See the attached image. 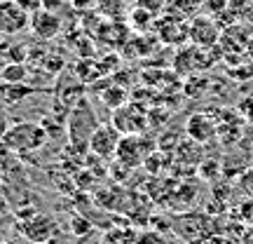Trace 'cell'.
<instances>
[{"label":"cell","instance_id":"obj_9","mask_svg":"<svg viewBox=\"0 0 253 244\" xmlns=\"http://www.w3.org/2000/svg\"><path fill=\"white\" fill-rule=\"evenodd\" d=\"M28 73L31 71L24 63H5L0 68V82H26Z\"/></svg>","mask_w":253,"mask_h":244},{"label":"cell","instance_id":"obj_7","mask_svg":"<svg viewBox=\"0 0 253 244\" xmlns=\"http://www.w3.org/2000/svg\"><path fill=\"white\" fill-rule=\"evenodd\" d=\"M190 38L197 47H209L216 45L218 40V28L204 17H197L192 24H190Z\"/></svg>","mask_w":253,"mask_h":244},{"label":"cell","instance_id":"obj_18","mask_svg":"<svg viewBox=\"0 0 253 244\" xmlns=\"http://www.w3.org/2000/svg\"><path fill=\"white\" fill-rule=\"evenodd\" d=\"M0 43H2V33H0Z\"/></svg>","mask_w":253,"mask_h":244},{"label":"cell","instance_id":"obj_2","mask_svg":"<svg viewBox=\"0 0 253 244\" xmlns=\"http://www.w3.org/2000/svg\"><path fill=\"white\" fill-rule=\"evenodd\" d=\"M99 127H101L99 120L91 113L89 103L82 101L80 106L73 108L71 118H68V139H71L73 146H78L80 150H84V148H89L91 136H94V132H96Z\"/></svg>","mask_w":253,"mask_h":244},{"label":"cell","instance_id":"obj_17","mask_svg":"<svg viewBox=\"0 0 253 244\" xmlns=\"http://www.w3.org/2000/svg\"><path fill=\"white\" fill-rule=\"evenodd\" d=\"M7 244H26V240H12V242H7Z\"/></svg>","mask_w":253,"mask_h":244},{"label":"cell","instance_id":"obj_6","mask_svg":"<svg viewBox=\"0 0 253 244\" xmlns=\"http://www.w3.org/2000/svg\"><path fill=\"white\" fill-rule=\"evenodd\" d=\"M120 132L115 127H99L94 136H91V144H89V150L94 155H99L103 160H110L113 155L118 153V146H120Z\"/></svg>","mask_w":253,"mask_h":244},{"label":"cell","instance_id":"obj_14","mask_svg":"<svg viewBox=\"0 0 253 244\" xmlns=\"http://www.w3.org/2000/svg\"><path fill=\"white\" fill-rule=\"evenodd\" d=\"M71 5L75 9H89L96 5V0H71Z\"/></svg>","mask_w":253,"mask_h":244},{"label":"cell","instance_id":"obj_15","mask_svg":"<svg viewBox=\"0 0 253 244\" xmlns=\"http://www.w3.org/2000/svg\"><path fill=\"white\" fill-rule=\"evenodd\" d=\"M244 49H246V56H249V59L253 61V36L246 40V47H244Z\"/></svg>","mask_w":253,"mask_h":244},{"label":"cell","instance_id":"obj_11","mask_svg":"<svg viewBox=\"0 0 253 244\" xmlns=\"http://www.w3.org/2000/svg\"><path fill=\"white\" fill-rule=\"evenodd\" d=\"M17 2L26 9V12H31V14H36L38 9L47 7V0H17Z\"/></svg>","mask_w":253,"mask_h":244},{"label":"cell","instance_id":"obj_10","mask_svg":"<svg viewBox=\"0 0 253 244\" xmlns=\"http://www.w3.org/2000/svg\"><path fill=\"white\" fill-rule=\"evenodd\" d=\"M94 7L99 9L103 17H110V19H120L126 12L125 0H96Z\"/></svg>","mask_w":253,"mask_h":244},{"label":"cell","instance_id":"obj_8","mask_svg":"<svg viewBox=\"0 0 253 244\" xmlns=\"http://www.w3.org/2000/svg\"><path fill=\"white\" fill-rule=\"evenodd\" d=\"M33 92H36V87H31L26 82H0V103H5V106L19 103Z\"/></svg>","mask_w":253,"mask_h":244},{"label":"cell","instance_id":"obj_4","mask_svg":"<svg viewBox=\"0 0 253 244\" xmlns=\"http://www.w3.org/2000/svg\"><path fill=\"white\" fill-rule=\"evenodd\" d=\"M24 230V240L33 244H42V242H52L56 237V221L49 214H33V216L21 223Z\"/></svg>","mask_w":253,"mask_h":244},{"label":"cell","instance_id":"obj_5","mask_svg":"<svg viewBox=\"0 0 253 244\" xmlns=\"http://www.w3.org/2000/svg\"><path fill=\"white\" fill-rule=\"evenodd\" d=\"M31 31L40 40H52L61 31V17L52 7L38 9L36 14H31Z\"/></svg>","mask_w":253,"mask_h":244},{"label":"cell","instance_id":"obj_13","mask_svg":"<svg viewBox=\"0 0 253 244\" xmlns=\"http://www.w3.org/2000/svg\"><path fill=\"white\" fill-rule=\"evenodd\" d=\"M12 155H14V153L9 150V146L5 144V141H0V167H2V164L7 162V160L12 157Z\"/></svg>","mask_w":253,"mask_h":244},{"label":"cell","instance_id":"obj_19","mask_svg":"<svg viewBox=\"0 0 253 244\" xmlns=\"http://www.w3.org/2000/svg\"><path fill=\"white\" fill-rule=\"evenodd\" d=\"M42 244H52V242H42Z\"/></svg>","mask_w":253,"mask_h":244},{"label":"cell","instance_id":"obj_12","mask_svg":"<svg viewBox=\"0 0 253 244\" xmlns=\"http://www.w3.org/2000/svg\"><path fill=\"white\" fill-rule=\"evenodd\" d=\"M9 129V118H7V108H5V103H0V141L5 139Z\"/></svg>","mask_w":253,"mask_h":244},{"label":"cell","instance_id":"obj_1","mask_svg":"<svg viewBox=\"0 0 253 244\" xmlns=\"http://www.w3.org/2000/svg\"><path fill=\"white\" fill-rule=\"evenodd\" d=\"M2 141L9 146V150H12V153L28 155V153L40 150V148L47 144V129H45V125L33 122V120L14 122V125H9L7 134H5Z\"/></svg>","mask_w":253,"mask_h":244},{"label":"cell","instance_id":"obj_3","mask_svg":"<svg viewBox=\"0 0 253 244\" xmlns=\"http://www.w3.org/2000/svg\"><path fill=\"white\" fill-rule=\"evenodd\" d=\"M28 28H31V12H26L17 0H0V33L12 38Z\"/></svg>","mask_w":253,"mask_h":244},{"label":"cell","instance_id":"obj_16","mask_svg":"<svg viewBox=\"0 0 253 244\" xmlns=\"http://www.w3.org/2000/svg\"><path fill=\"white\" fill-rule=\"evenodd\" d=\"M7 211V202H5V197L0 195V214H5Z\"/></svg>","mask_w":253,"mask_h":244}]
</instances>
